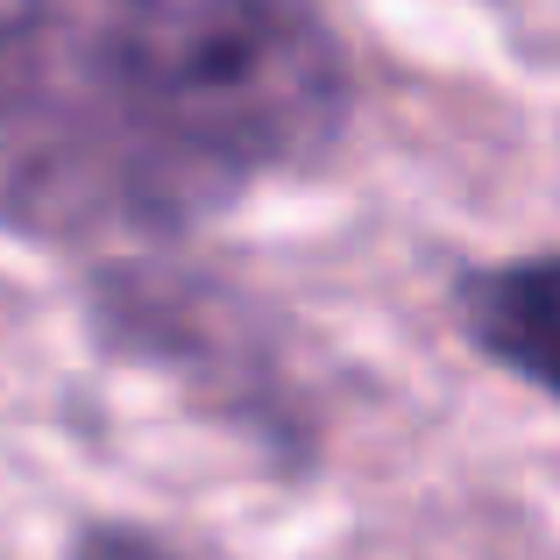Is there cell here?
I'll list each match as a JSON object with an SVG mask.
<instances>
[{
  "mask_svg": "<svg viewBox=\"0 0 560 560\" xmlns=\"http://www.w3.org/2000/svg\"><path fill=\"white\" fill-rule=\"evenodd\" d=\"M185 206L341 142L355 79L313 0H28Z\"/></svg>",
  "mask_w": 560,
  "mask_h": 560,
  "instance_id": "cell-1",
  "label": "cell"
},
{
  "mask_svg": "<svg viewBox=\"0 0 560 560\" xmlns=\"http://www.w3.org/2000/svg\"><path fill=\"white\" fill-rule=\"evenodd\" d=\"M462 327L497 370L525 376L560 405V248L476 270L462 284Z\"/></svg>",
  "mask_w": 560,
  "mask_h": 560,
  "instance_id": "cell-2",
  "label": "cell"
},
{
  "mask_svg": "<svg viewBox=\"0 0 560 560\" xmlns=\"http://www.w3.org/2000/svg\"><path fill=\"white\" fill-rule=\"evenodd\" d=\"M65 560H191V553L171 547V539L150 533V525H114V518H100V525H85V533L71 539Z\"/></svg>",
  "mask_w": 560,
  "mask_h": 560,
  "instance_id": "cell-3",
  "label": "cell"
}]
</instances>
